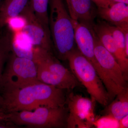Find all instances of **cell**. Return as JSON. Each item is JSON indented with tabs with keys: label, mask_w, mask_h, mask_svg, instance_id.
I'll list each match as a JSON object with an SVG mask.
<instances>
[{
	"label": "cell",
	"mask_w": 128,
	"mask_h": 128,
	"mask_svg": "<svg viewBox=\"0 0 128 128\" xmlns=\"http://www.w3.org/2000/svg\"><path fill=\"white\" fill-rule=\"evenodd\" d=\"M64 90L40 82L20 89L4 92L0 110L9 113L32 111L40 107L64 106L66 100Z\"/></svg>",
	"instance_id": "obj_1"
},
{
	"label": "cell",
	"mask_w": 128,
	"mask_h": 128,
	"mask_svg": "<svg viewBox=\"0 0 128 128\" xmlns=\"http://www.w3.org/2000/svg\"><path fill=\"white\" fill-rule=\"evenodd\" d=\"M48 24L52 43L58 58L66 60L75 49L72 19L64 0H50Z\"/></svg>",
	"instance_id": "obj_2"
},
{
	"label": "cell",
	"mask_w": 128,
	"mask_h": 128,
	"mask_svg": "<svg viewBox=\"0 0 128 128\" xmlns=\"http://www.w3.org/2000/svg\"><path fill=\"white\" fill-rule=\"evenodd\" d=\"M66 60L72 72L86 88L92 99L103 106L107 105L110 100L107 92L91 63L76 48Z\"/></svg>",
	"instance_id": "obj_3"
},
{
	"label": "cell",
	"mask_w": 128,
	"mask_h": 128,
	"mask_svg": "<svg viewBox=\"0 0 128 128\" xmlns=\"http://www.w3.org/2000/svg\"><path fill=\"white\" fill-rule=\"evenodd\" d=\"M9 121L15 125L38 128L66 127L68 108L40 107L32 111L9 113Z\"/></svg>",
	"instance_id": "obj_4"
},
{
	"label": "cell",
	"mask_w": 128,
	"mask_h": 128,
	"mask_svg": "<svg viewBox=\"0 0 128 128\" xmlns=\"http://www.w3.org/2000/svg\"><path fill=\"white\" fill-rule=\"evenodd\" d=\"M40 82L37 75V65L32 60L12 54L8 60L0 82L3 92L20 89Z\"/></svg>",
	"instance_id": "obj_5"
},
{
	"label": "cell",
	"mask_w": 128,
	"mask_h": 128,
	"mask_svg": "<svg viewBox=\"0 0 128 128\" xmlns=\"http://www.w3.org/2000/svg\"><path fill=\"white\" fill-rule=\"evenodd\" d=\"M94 40L95 56L105 76L104 85L109 100L112 99L126 88L127 81L119 64L102 45L95 32Z\"/></svg>",
	"instance_id": "obj_6"
},
{
	"label": "cell",
	"mask_w": 128,
	"mask_h": 128,
	"mask_svg": "<svg viewBox=\"0 0 128 128\" xmlns=\"http://www.w3.org/2000/svg\"><path fill=\"white\" fill-rule=\"evenodd\" d=\"M66 101L69 112L66 120L67 128H89L93 126L96 118L95 101L72 92Z\"/></svg>",
	"instance_id": "obj_7"
},
{
	"label": "cell",
	"mask_w": 128,
	"mask_h": 128,
	"mask_svg": "<svg viewBox=\"0 0 128 128\" xmlns=\"http://www.w3.org/2000/svg\"><path fill=\"white\" fill-rule=\"evenodd\" d=\"M74 38L78 49L81 54L91 63L96 69L102 83L105 81L103 72L96 59L94 52V35L93 25L73 20Z\"/></svg>",
	"instance_id": "obj_8"
},
{
	"label": "cell",
	"mask_w": 128,
	"mask_h": 128,
	"mask_svg": "<svg viewBox=\"0 0 128 128\" xmlns=\"http://www.w3.org/2000/svg\"><path fill=\"white\" fill-rule=\"evenodd\" d=\"M20 15L24 16L26 20V25L22 31L29 37L34 46L51 52L53 44L50 31L37 17L30 2Z\"/></svg>",
	"instance_id": "obj_9"
},
{
	"label": "cell",
	"mask_w": 128,
	"mask_h": 128,
	"mask_svg": "<svg viewBox=\"0 0 128 128\" xmlns=\"http://www.w3.org/2000/svg\"><path fill=\"white\" fill-rule=\"evenodd\" d=\"M69 15L73 20L93 25L97 9L92 0H65Z\"/></svg>",
	"instance_id": "obj_10"
},
{
	"label": "cell",
	"mask_w": 128,
	"mask_h": 128,
	"mask_svg": "<svg viewBox=\"0 0 128 128\" xmlns=\"http://www.w3.org/2000/svg\"><path fill=\"white\" fill-rule=\"evenodd\" d=\"M97 15L118 27L128 26V6L123 2H114L106 8H98Z\"/></svg>",
	"instance_id": "obj_11"
},
{
	"label": "cell",
	"mask_w": 128,
	"mask_h": 128,
	"mask_svg": "<svg viewBox=\"0 0 128 128\" xmlns=\"http://www.w3.org/2000/svg\"><path fill=\"white\" fill-rule=\"evenodd\" d=\"M38 63L43 65L51 73L66 81L74 88L77 86V80L73 73L60 64L51 52L41 50L36 64Z\"/></svg>",
	"instance_id": "obj_12"
},
{
	"label": "cell",
	"mask_w": 128,
	"mask_h": 128,
	"mask_svg": "<svg viewBox=\"0 0 128 128\" xmlns=\"http://www.w3.org/2000/svg\"><path fill=\"white\" fill-rule=\"evenodd\" d=\"M37 48L23 31L13 32L11 35V49L16 56L29 59L34 62Z\"/></svg>",
	"instance_id": "obj_13"
},
{
	"label": "cell",
	"mask_w": 128,
	"mask_h": 128,
	"mask_svg": "<svg viewBox=\"0 0 128 128\" xmlns=\"http://www.w3.org/2000/svg\"><path fill=\"white\" fill-rule=\"evenodd\" d=\"M93 28L101 43L114 57L122 70V62L118 49L112 35L107 26L106 22L99 20L96 24H94Z\"/></svg>",
	"instance_id": "obj_14"
},
{
	"label": "cell",
	"mask_w": 128,
	"mask_h": 128,
	"mask_svg": "<svg viewBox=\"0 0 128 128\" xmlns=\"http://www.w3.org/2000/svg\"><path fill=\"white\" fill-rule=\"evenodd\" d=\"M30 0H4L0 6V27L9 18L20 15Z\"/></svg>",
	"instance_id": "obj_15"
},
{
	"label": "cell",
	"mask_w": 128,
	"mask_h": 128,
	"mask_svg": "<svg viewBox=\"0 0 128 128\" xmlns=\"http://www.w3.org/2000/svg\"><path fill=\"white\" fill-rule=\"evenodd\" d=\"M115 100L106 106L105 115L118 120L128 114V89L127 87L117 95Z\"/></svg>",
	"instance_id": "obj_16"
},
{
	"label": "cell",
	"mask_w": 128,
	"mask_h": 128,
	"mask_svg": "<svg viewBox=\"0 0 128 128\" xmlns=\"http://www.w3.org/2000/svg\"><path fill=\"white\" fill-rule=\"evenodd\" d=\"M36 64L38 78L39 81L63 89L74 88L66 81L51 73L43 65L39 63Z\"/></svg>",
	"instance_id": "obj_17"
},
{
	"label": "cell",
	"mask_w": 128,
	"mask_h": 128,
	"mask_svg": "<svg viewBox=\"0 0 128 128\" xmlns=\"http://www.w3.org/2000/svg\"><path fill=\"white\" fill-rule=\"evenodd\" d=\"M107 26L112 34L117 47L123 64L122 72L126 80L128 79V57L125 53V38L123 32L119 28L106 22Z\"/></svg>",
	"instance_id": "obj_18"
},
{
	"label": "cell",
	"mask_w": 128,
	"mask_h": 128,
	"mask_svg": "<svg viewBox=\"0 0 128 128\" xmlns=\"http://www.w3.org/2000/svg\"><path fill=\"white\" fill-rule=\"evenodd\" d=\"M50 0H30V6L34 12L47 29H49L48 7Z\"/></svg>",
	"instance_id": "obj_19"
},
{
	"label": "cell",
	"mask_w": 128,
	"mask_h": 128,
	"mask_svg": "<svg viewBox=\"0 0 128 128\" xmlns=\"http://www.w3.org/2000/svg\"><path fill=\"white\" fill-rule=\"evenodd\" d=\"M11 36L6 33L0 38V82L2 77L3 66L9 57L11 49Z\"/></svg>",
	"instance_id": "obj_20"
},
{
	"label": "cell",
	"mask_w": 128,
	"mask_h": 128,
	"mask_svg": "<svg viewBox=\"0 0 128 128\" xmlns=\"http://www.w3.org/2000/svg\"><path fill=\"white\" fill-rule=\"evenodd\" d=\"M26 25V19L21 15L9 18L6 23V25L13 33L22 31Z\"/></svg>",
	"instance_id": "obj_21"
},
{
	"label": "cell",
	"mask_w": 128,
	"mask_h": 128,
	"mask_svg": "<svg viewBox=\"0 0 128 128\" xmlns=\"http://www.w3.org/2000/svg\"><path fill=\"white\" fill-rule=\"evenodd\" d=\"M93 126L97 128H118V121L109 115L96 118Z\"/></svg>",
	"instance_id": "obj_22"
},
{
	"label": "cell",
	"mask_w": 128,
	"mask_h": 128,
	"mask_svg": "<svg viewBox=\"0 0 128 128\" xmlns=\"http://www.w3.org/2000/svg\"><path fill=\"white\" fill-rule=\"evenodd\" d=\"M98 8H107L114 3L109 0H92Z\"/></svg>",
	"instance_id": "obj_23"
},
{
	"label": "cell",
	"mask_w": 128,
	"mask_h": 128,
	"mask_svg": "<svg viewBox=\"0 0 128 128\" xmlns=\"http://www.w3.org/2000/svg\"><path fill=\"white\" fill-rule=\"evenodd\" d=\"M128 128V114L118 120V128Z\"/></svg>",
	"instance_id": "obj_24"
},
{
	"label": "cell",
	"mask_w": 128,
	"mask_h": 128,
	"mask_svg": "<svg viewBox=\"0 0 128 128\" xmlns=\"http://www.w3.org/2000/svg\"><path fill=\"white\" fill-rule=\"evenodd\" d=\"M9 114L0 110V122H9Z\"/></svg>",
	"instance_id": "obj_25"
},
{
	"label": "cell",
	"mask_w": 128,
	"mask_h": 128,
	"mask_svg": "<svg viewBox=\"0 0 128 128\" xmlns=\"http://www.w3.org/2000/svg\"><path fill=\"white\" fill-rule=\"evenodd\" d=\"M109 1L112 2L114 3L115 2H123L125 4H128V0H109Z\"/></svg>",
	"instance_id": "obj_26"
},
{
	"label": "cell",
	"mask_w": 128,
	"mask_h": 128,
	"mask_svg": "<svg viewBox=\"0 0 128 128\" xmlns=\"http://www.w3.org/2000/svg\"><path fill=\"white\" fill-rule=\"evenodd\" d=\"M3 102V98L2 96H0V108L2 106Z\"/></svg>",
	"instance_id": "obj_27"
},
{
	"label": "cell",
	"mask_w": 128,
	"mask_h": 128,
	"mask_svg": "<svg viewBox=\"0 0 128 128\" xmlns=\"http://www.w3.org/2000/svg\"><path fill=\"white\" fill-rule=\"evenodd\" d=\"M1 0H0V1Z\"/></svg>",
	"instance_id": "obj_28"
}]
</instances>
